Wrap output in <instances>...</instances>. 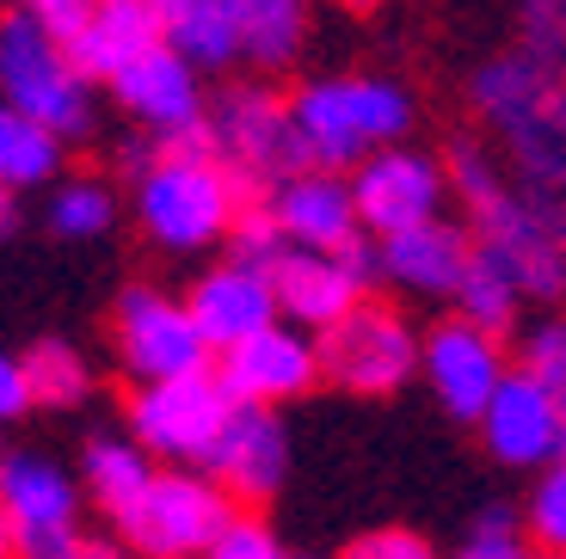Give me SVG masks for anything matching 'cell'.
<instances>
[{
    "mask_svg": "<svg viewBox=\"0 0 566 559\" xmlns=\"http://www.w3.org/2000/svg\"><path fill=\"white\" fill-rule=\"evenodd\" d=\"M443 179H450V191H462L468 215H474V234H468L474 252L505 271L511 289L530 295V302L566 295V197L505 179L499 160L474 141L450 148Z\"/></svg>",
    "mask_w": 566,
    "mask_h": 559,
    "instance_id": "cell-1",
    "label": "cell"
},
{
    "mask_svg": "<svg viewBox=\"0 0 566 559\" xmlns=\"http://www.w3.org/2000/svg\"><path fill=\"white\" fill-rule=\"evenodd\" d=\"M468 98H474V117L505 141L517 184L566 197V74L511 50L474 68Z\"/></svg>",
    "mask_w": 566,
    "mask_h": 559,
    "instance_id": "cell-2",
    "label": "cell"
},
{
    "mask_svg": "<svg viewBox=\"0 0 566 559\" xmlns=\"http://www.w3.org/2000/svg\"><path fill=\"white\" fill-rule=\"evenodd\" d=\"M302 160L308 172H333L369 160L382 141H400L412 129V98L400 81H376V74H345V81H314L290 105Z\"/></svg>",
    "mask_w": 566,
    "mask_h": 559,
    "instance_id": "cell-3",
    "label": "cell"
},
{
    "mask_svg": "<svg viewBox=\"0 0 566 559\" xmlns=\"http://www.w3.org/2000/svg\"><path fill=\"white\" fill-rule=\"evenodd\" d=\"M247 191H259V184H241L228 167H216V160H148L142 167L136 210H142V228L160 246L198 252L210 240H228Z\"/></svg>",
    "mask_w": 566,
    "mask_h": 559,
    "instance_id": "cell-4",
    "label": "cell"
},
{
    "mask_svg": "<svg viewBox=\"0 0 566 559\" xmlns=\"http://www.w3.org/2000/svg\"><path fill=\"white\" fill-rule=\"evenodd\" d=\"M0 93H7V105L19 117L43 124L56 141L81 136L93 124V112H86V81L69 68L62 43L31 13L0 19Z\"/></svg>",
    "mask_w": 566,
    "mask_h": 559,
    "instance_id": "cell-5",
    "label": "cell"
},
{
    "mask_svg": "<svg viewBox=\"0 0 566 559\" xmlns=\"http://www.w3.org/2000/svg\"><path fill=\"white\" fill-rule=\"evenodd\" d=\"M234 517H241V510H234L203 474L172 467V474H155L136 492V504L117 517V529L129 535V547H136L142 559H203L216 547V535Z\"/></svg>",
    "mask_w": 566,
    "mask_h": 559,
    "instance_id": "cell-6",
    "label": "cell"
},
{
    "mask_svg": "<svg viewBox=\"0 0 566 559\" xmlns=\"http://www.w3.org/2000/svg\"><path fill=\"white\" fill-rule=\"evenodd\" d=\"M271 277V295H277V314L296 333H326L333 320L364 302V289L382 277V259L369 240H345L339 252H283L277 265L265 271Z\"/></svg>",
    "mask_w": 566,
    "mask_h": 559,
    "instance_id": "cell-7",
    "label": "cell"
},
{
    "mask_svg": "<svg viewBox=\"0 0 566 559\" xmlns=\"http://www.w3.org/2000/svg\"><path fill=\"white\" fill-rule=\"evenodd\" d=\"M210 136H216V167H228L241 184H259V191H271L290 172H308L290 105L277 93H265V86H234L216 105Z\"/></svg>",
    "mask_w": 566,
    "mask_h": 559,
    "instance_id": "cell-8",
    "label": "cell"
},
{
    "mask_svg": "<svg viewBox=\"0 0 566 559\" xmlns=\"http://www.w3.org/2000/svg\"><path fill=\"white\" fill-rule=\"evenodd\" d=\"M321 357V376H333L352 393H395L400 381L419 369V338L382 302H357L345 320H333L314 345Z\"/></svg>",
    "mask_w": 566,
    "mask_h": 559,
    "instance_id": "cell-9",
    "label": "cell"
},
{
    "mask_svg": "<svg viewBox=\"0 0 566 559\" xmlns=\"http://www.w3.org/2000/svg\"><path fill=\"white\" fill-rule=\"evenodd\" d=\"M0 510L13 523V559H74V479L43 455H7L0 462Z\"/></svg>",
    "mask_w": 566,
    "mask_h": 559,
    "instance_id": "cell-10",
    "label": "cell"
},
{
    "mask_svg": "<svg viewBox=\"0 0 566 559\" xmlns=\"http://www.w3.org/2000/svg\"><path fill=\"white\" fill-rule=\"evenodd\" d=\"M228 419V393L216 388V376H179V381H155L142 388L129 405V443L142 455H167V462H203Z\"/></svg>",
    "mask_w": 566,
    "mask_h": 559,
    "instance_id": "cell-11",
    "label": "cell"
},
{
    "mask_svg": "<svg viewBox=\"0 0 566 559\" xmlns=\"http://www.w3.org/2000/svg\"><path fill=\"white\" fill-rule=\"evenodd\" d=\"M443 167L431 155H412V148H376L369 160H357V179H352V210L357 228L369 234H407L419 222H438L443 210Z\"/></svg>",
    "mask_w": 566,
    "mask_h": 559,
    "instance_id": "cell-12",
    "label": "cell"
},
{
    "mask_svg": "<svg viewBox=\"0 0 566 559\" xmlns=\"http://www.w3.org/2000/svg\"><path fill=\"white\" fill-rule=\"evenodd\" d=\"M117 357L136 381H179L210 369V345L198 338L191 314L160 289H124L117 302Z\"/></svg>",
    "mask_w": 566,
    "mask_h": 559,
    "instance_id": "cell-13",
    "label": "cell"
},
{
    "mask_svg": "<svg viewBox=\"0 0 566 559\" xmlns=\"http://www.w3.org/2000/svg\"><path fill=\"white\" fill-rule=\"evenodd\" d=\"M314 381H321V357H314V338L296 326H265L247 345L222 350V369H216V388L228 393V405H259V412L308 393Z\"/></svg>",
    "mask_w": 566,
    "mask_h": 559,
    "instance_id": "cell-14",
    "label": "cell"
},
{
    "mask_svg": "<svg viewBox=\"0 0 566 559\" xmlns=\"http://www.w3.org/2000/svg\"><path fill=\"white\" fill-rule=\"evenodd\" d=\"M203 467H210L203 479H210L228 504H265L271 492L283 486V467H290V443H283L277 412L228 405V419H222V431H216Z\"/></svg>",
    "mask_w": 566,
    "mask_h": 559,
    "instance_id": "cell-15",
    "label": "cell"
},
{
    "mask_svg": "<svg viewBox=\"0 0 566 559\" xmlns=\"http://www.w3.org/2000/svg\"><path fill=\"white\" fill-rule=\"evenodd\" d=\"M424 381H431V393L443 400V412H455V419H481L486 400H493V388L505 381V357H499V338L474 333L468 320H443L424 333Z\"/></svg>",
    "mask_w": 566,
    "mask_h": 559,
    "instance_id": "cell-16",
    "label": "cell"
},
{
    "mask_svg": "<svg viewBox=\"0 0 566 559\" xmlns=\"http://www.w3.org/2000/svg\"><path fill=\"white\" fill-rule=\"evenodd\" d=\"M185 314H191L198 338L210 345V357H222V350L247 345L253 333L277 326V295H271L265 271L234 265V259H228V265H216L210 277H198V289H191Z\"/></svg>",
    "mask_w": 566,
    "mask_h": 559,
    "instance_id": "cell-17",
    "label": "cell"
},
{
    "mask_svg": "<svg viewBox=\"0 0 566 559\" xmlns=\"http://www.w3.org/2000/svg\"><path fill=\"white\" fill-rule=\"evenodd\" d=\"M486 431V449H493L505 467H548L560 462V419H554V400L548 388H542L536 376H511L493 388V400H486V412L474 419Z\"/></svg>",
    "mask_w": 566,
    "mask_h": 559,
    "instance_id": "cell-18",
    "label": "cell"
},
{
    "mask_svg": "<svg viewBox=\"0 0 566 559\" xmlns=\"http://www.w3.org/2000/svg\"><path fill=\"white\" fill-rule=\"evenodd\" d=\"M265 210L277 222L283 246L296 252H339L345 240H357V210L352 184L333 172H290L265 191Z\"/></svg>",
    "mask_w": 566,
    "mask_h": 559,
    "instance_id": "cell-19",
    "label": "cell"
},
{
    "mask_svg": "<svg viewBox=\"0 0 566 559\" xmlns=\"http://www.w3.org/2000/svg\"><path fill=\"white\" fill-rule=\"evenodd\" d=\"M160 43V19L148 0H93L86 25L62 43V56L81 81H117L136 56Z\"/></svg>",
    "mask_w": 566,
    "mask_h": 559,
    "instance_id": "cell-20",
    "label": "cell"
},
{
    "mask_svg": "<svg viewBox=\"0 0 566 559\" xmlns=\"http://www.w3.org/2000/svg\"><path fill=\"white\" fill-rule=\"evenodd\" d=\"M376 259H382V277H395L400 289L455 295L468 259H474V240H468V228H455L438 215V222H419V228H407V234H388L382 246H376Z\"/></svg>",
    "mask_w": 566,
    "mask_h": 559,
    "instance_id": "cell-21",
    "label": "cell"
},
{
    "mask_svg": "<svg viewBox=\"0 0 566 559\" xmlns=\"http://www.w3.org/2000/svg\"><path fill=\"white\" fill-rule=\"evenodd\" d=\"M117 105H124L129 117H142V124L155 129H179V124H198V68L185 56H172L167 43H155L148 56H136L124 74L112 81Z\"/></svg>",
    "mask_w": 566,
    "mask_h": 559,
    "instance_id": "cell-22",
    "label": "cell"
},
{
    "mask_svg": "<svg viewBox=\"0 0 566 559\" xmlns=\"http://www.w3.org/2000/svg\"><path fill=\"white\" fill-rule=\"evenodd\" d=\"M160 19V43L172 56H185L191 68H228L241 56L234 38V7L228 0H148Z\"/></svg>",
    "mask_w": 566,
    "mask_h": 559,
    "instance_id": "cell-23",
    "label": "cell"
},
{
    "mask_svg": "<svg viewBox=\"0 0 566 559\" xmlns=\"http://www.w3.org/2000/svg\"><path fill=\"white\" fill-rule=\"evenodd\" d=\"M234 7V38L241 56H253L259 68H283L302 43V0H228Z\"/></svg>",
    "mask_w": 566,
    "mask_h": 559,
    "instance_id": "cell-24",
    "label": "cell"
},
{
    "mask_svg": "<svg viewBox=\"0 0 566 559\" xmlns=\"http://www.w3.org/2000/svg\"><path fill=\"white\" fill-rule=\"evenodd\" d=\"M81 479L112 517H124L129 504H136V492L155 479V467H148V455H142L129 436H99V443H86V455H81Z\"/></svg>",
    "mask_w": 566,
    "mask_h": 559,
    "instance_id": "cell-25",
    "label": "cell"
},
{
    "mask_svg": "<svg viewBox=\"0 0 566 559\" xmlns=\"http://www.w3.org/2000/svg\"><path fill=\"white\" fill-rule=\"evenodd\" d=\"M62 167V141L43 124L19 117L13 105H0V191H25V184L56 179Z\"/></svg>",
    "mask_w": 566,
    "mask_h": 559,
    "instance_id": "cell-26",
    "label": "cell"
},
{
    "mask_svg": "<svg viewBox=\"0 0 566 559\" xmlns=\"http://www.w3.org/2000/svg\"><path fill=\"white\" fill-rule=\"evenodd\" d=\"M19 376H25L31 405H81L86 388H93V369H86V357H81L74 345H62V338H43V345H31V357L19 363Z\"/></svg>",
    "mask_w": 566,
    "mask_h": 559,
    "instance_id": "cell-27",
    "label": "cell"
},
{
    "mask_svg": "<svg viewBox=\"0 0 566 559\" xmlns=\"http://www.w3.org/2000/svg\"><path fill=\"white\" fill-rule=\"evenodd\" d=\"M455 302H462V320L474 326V333H486V338H499L511 320H517V302L524 295L511 289V277L493 265V259H468V271H462V283H455Z\"/></svg>",
    "mask_w": 566,
    "mask_h": 559,
    "instance_id": "cell-28",
    "label": "cell"
},
{
    "mask_svg": "<svg viewBox=\"0 0 566 559\" xmlns=\"http://www.w3.org/2000/svg\"><path fill=\"white\" fill-rule=\"evenodd\" d=\"M50 228H56L62 240H93L112 228V191H105L99 179H74L62 184L56 197H50Z\"/></svg>",
    "mask_w": 566,
    "mask_h": 559,
    "instance_id": "cell-29",
    "label": "cell"
},
{
    "mask_svg": "<svg viewBox=\"0 0 566 559\" xmlns=\"http://www.w3.org/2000/svg\"><path fill=\"white\" fill-rule=\"evenodd\" d=\"M228 240H234V265H253V271H271L283 252H290V246H283V234H277V222H271V210H265V191H247L241 197Z\"/></svg>",
    "mask_w": 566,
    "mask_h": 559,
    "instance_id": "cell-30",
    "label": "cell"
},
{
    "mask_svg": "<svg viewBox=\"0 0 566 559\" xmlns=\"http://www.w3.org/2000/svg\"><path fill=\"white\" fill-rule=\"evenodd\" d=\"M517 38L524 56L566 74V0H517Z\"/></svg>",
    "mask_w": 566,
    "mask_h": 559,
    "instance_id": "cell-31",
    "label": "cell"
},
{
    "mask_svg": "<svg viewBox=\"0 0 566 559\" xmlns=\"http://www.w3.org/2000/svg\"><path fill=\"white\" fill-rule=\"evenodd\" d=\"M524 376H536L554 400V419H560V455H566V326L548 320L530 333L524 345Z\"/></svg>",
    "mask_w": 566,
    "mask_h": 559,
    "instance_id": "cell-32",
    "label": "cell"
},
{
    "mask_svg": "<svg viewBox=\"0 0 566 559\" xmlns=\"http://www.w3.org/2000/svg\"><path fill=\"white\" fill-rule=\"evenodd\" d=\"M530 535H536L548 553L566 559V455H560V462H548L536 498H530Z\"/></svg>",
    "mask_w": 566,
    "mask_h": 559,
    "instance_id": "cell-33",
    "label": "cell"
},
{
    "mask_svg": "<svg viewBox=\"0 0 566 559\" xmlns=\"http://www.w3.org/2000/svg\"><path fill=\"white\" fill-rule=\"evenodd\" d=\"M203 559H283V547L259 517H234L222 535H216V547Z\"/></svg>",
    "mask_w": 566,
    "mask_h": 559,
    "instance_id": "cell-34",
    "label": "cell"
},
{
    "mask_svg": "<svg viewBox=\"0 0 566 559\" xmlns=\"http://www.w3.org/2000/svg\"><path fill=\"white\" fill-rule=\"evenodd\" d=\"M345 559H438L431 553V541L412 529H376V535H357L352 547H345Z\"/></svg>",
    "mask_w": 566,
    "mask_h": 559,
    "instance_id": "cell-35",
    "label": "cell"
},
{
    "mask_svg": "<svg viewBox=\"0 0 566 559\" xmlns=\"http://www.w3.org/2000/svg\"><path fill=\"white\" fill-rule=\"evenodd\" d=\"M19 13H31L43 31H50V38H56V43H69L74 31L86 25V13H93V0H19Z\"/></svg>",
    "mask_w": 566,
    "mask_h": 559,
    "instance_id": "cell-36",
    "label": "cell"
},
{
    "mask_svg": "<svg viewBox=\"0 0 566 559\" xmlns=\"http://www.w3.org/2000/svg\"><path fill=\"white\" fill-rule=\"evenodd\" d=\"M455 559H536L524 547V535H468V547Z\"/></svg>",
    "mask_w": 566,
    "mask_h": 559,
    "instance_id": "cell-37",
    "label": "cell"
},
{
    "mask_svg": "<svg viewBox=\"0 0 566 559\" xmlns=\"http://www.w3.org/2000/svg\"><path fill=\"white\" fill-rule=\"evenodd\" d=\"M25 405H31L25 376H19V363H13V357H0V424H7V419H19Z\"/></svg>",
    "mask_w": 566,
    "mask_h": 559,
    "instance_id": "cell-38",
    "label": "cell"
},
{
    "mask_svg": "<svg viewBox=\"0 0 566 559\" xmlns=\"http://www.w3.org/2000/svg\"><path fill=\"white\" fill-rule=\"evenodd\" d=\"M13 228H19V197H13V191H0V240L13 234Z\"/></svg>",
    "mask_w": 566,
    "mask_h": 559,
    "instance_id": "cell-39",
    "label": "cell"
},
{
    "mask_svg": "<svg viewBox=\"0 0 566 559\" xmlns=\"http://www.w3.org/2000/svg\"><path fill=\"white\" fill-rule=\"evenodd\" d=\"M74 559H124V547L117 541H81V553Z\"/></svg>",
    "mask_w": 566,
    "mask_h": 559,
    "instance_id": "cell-40",
    "label": "cell"
},
{
    "mask_svg": "<svg viewBox=\"0 0 566 559\" xmlns=\"http://www.w3.org/2000/svg\"><path fill=\"white\" fill-rule=\"evenodd\" d=\"M0 559H13V523H7V510H0Z\"/></svg>",
    "mask_w": 566,
    "mask_h": 559,
    "instance_id": "cell-41",
    "label": "cell"
},
{
    "mask_svg": "<svg viewBox=\"0 0 566 559\" xmlns=\"http://www.w3.org/2000/svg\"><path fill=\"white\" fill-rule=\"evenodd\" d=\"M345 7H352V13H376V7H382V0H345Z\"/></svg>",
    "mask_w": 566,
    "mask_h": 559,
    "instance_id": "cell-42",
    "label": "cell"
}]
</instances>
